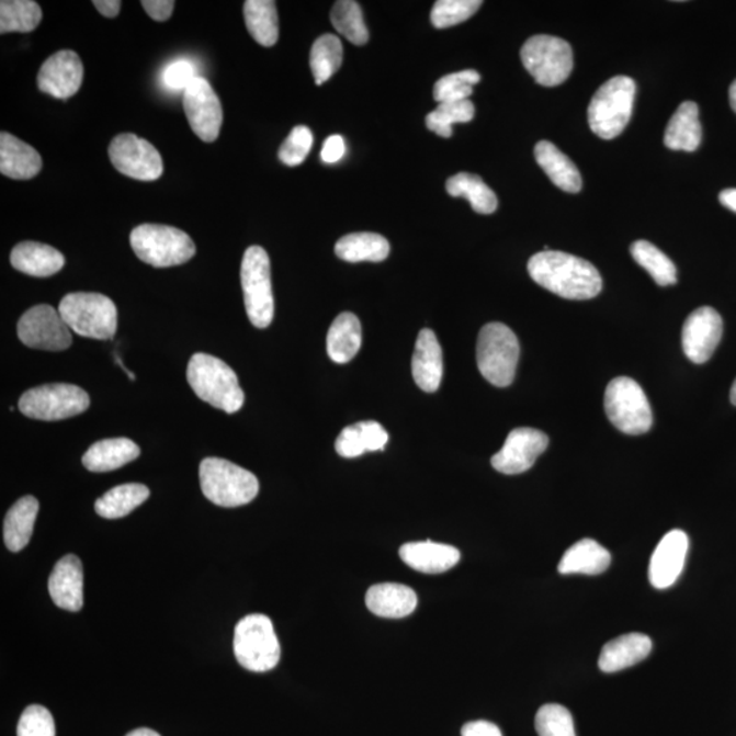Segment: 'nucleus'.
<instances>
[{"instance_id":"36","label":"nucleus","mask_w":736,"mask_h":736,"mask_svg":"<svg viewBox=\"0 0 736 736\" xmlns=\"http://www.w3.org/2000/svg\"><path fill=\"white\" fill-rule=\"evenodd\" d=\"M149 496V488L138 483L117 486L95 501V513L106 520L122 519L143 505Z\"/></svg>"},{"instance_id":"29","label":"nucleus","mask_w":736,"mask_h":736,"mask_svg":"<svg viewBox=\"0 0 736 736\" xmlns=\"http://www.w3.org/2000/svg\"><path fill=\"white\" fill-rule=\"evenodd\" d=\"M535 159L556 188L566 191V193H578L581 190L580 171L577 170L575 162L562 154L554 144L548 143V140H541L535 146Z\"/></svg>"},{"instance_id":"16","label":"nucleus","mask_w":736,"mask_h":736,"mask_svg":"<svg viewBox=\"0 0 736 736\" xmlns=\"http://www.w3.org/2000/svg\"><path fill=\"white\" fill-rule=\"evenodd\" d=\"M547 446L548 437L544 432L521 427L510 432L501 451L494 454L491 464L503 475L524 474Z\"/></svg>"},{"instance_id":"47","label":"nucleus","mask_w":736,"mask_h":736,"mask_svg":"<svg viewBox=\"0 0 736 736\" xmlns=\"http://www.w3.org/2000/svg\"><path fill=\"white\" fill-rule=\"evenodd\" d=\"M16 736H55L54 717L47 707L27 706L21 715Z\"/></svg>"},{"instance_id":"38","label":"nucleus","mask_w":736,"mask_h":736,"mask_svg":"<svg viewBox=\"0 0 736 736\" xmlns=\"http://www.w3.org/2000/svg\"><path fill=\"white\" fill-rule=\"evenodd\" d=\"M43 19L41 5L33 0H2L0 2V33L35 31Z\"/></svg>"},{"instance_id":"50","label":"nucleus","mask_w":736,"mask_h":736,"mask_svg":"<svg viewBox=\"0 0 736 736\" xmlns=\"http://www.w3.org/2000/svg\"><path fill=\"white\" fill-rule=\"evenodd\" d=\"M144 5L146 13L155 21L170 20L175 2L173 0H144L140 2Z\"/></svg>"},{"instance_id":"17","label":"nucleus","mask_w":736,"mask_h":736,"mask_svg":"<svg viewBox=\"0 0 736 736\" xmlns=\"http://www.w3.org/2000/svg\"><path fill=\"white\" fill-rule=\"evenodd\" d=\"M723 335V319L715 308L701 307L691 313L682 330L684 355L695 364L710 361Z\"/></svg>"},{"instance_id":"11","label":"nucleus","mask_w":736,"mask_h":736,"mask_svg":"<svg viewBox=\"0 0 736 736\" xmlns=\"http://www.w3.org/2000/svg\"><path fill=\"white\" fill-rule=\"evenodd\" d=\"M91 406L86 390L70 384H50L27 390L22 395L19 408L27 418L55 421L81 415Z\"/></svg>"},{"instance_id":"3","label":"nucleus","mask_w":736,"mask_h":736,"mask_svg":"<svg viewBox=\"0 0 736 736\" xmlns=\"http://www.w3.org/2000/svg\"><path fill=\"white\" fill-rule=\"evenodd\" d=\"M200 482L204 496L222 508L244 507L260 492V482L254 474L224 458L202 461Z\"/></svg>"},{"instance_id":"27","label":"nucleus","mask_w":736,"mask_h":736,"mask_svg":"<svg viewBox=\"0 0 736 736\" xmlns=\"http://www.w3.org/2000/svg\"><path fill=\"white\" fill-rule=\"evenodd\" d=\"M389 442V434L378 421H359L346 427L336 441V451L341 457H361L366 452H381Z\"/></svg>"},{"instance_id":"32","label":"nucleus","mask_w":736,"mask_h":736,"mask_svg":"<svg viewBox=\"0 0 736 736\" xmlns=\"http://www.w3.org/2000/svg\"><path fill=\"white\" fill-rule=\"evenodd\" d=\"M701 138L699 106L693 101H684L668 122L665 145L671 150L694 151L699 149Z\"/></svg>"},{"instance_id":"20","label":"nucleus","mask_w":736,"mask_h":736,"mask_svg":"<svg viewBox=\"0 0 736 736\" xmlns=\"http://www.w3.org/2000/svg\"><path fill=\"white\" fill-rule=\"evenodd\" d=\"M48 591L61 610L80 611L83 605V570L78 556L69 554L55 565L48 580Z\"/></svg>"},{"instance_id":"49","label":"nucleus","mask_w":736,"mask_h":736,"mask_svg":"<svg viewBox=\"0 0 736 736\" xmlns=\"http://www.w3.org/2000/svg\"><path fill=\"white\" fill-rule=\"evenodd\" d=\"M346 154L347 146L344 138L337 136V134L336 136L326 138L321 150V159L326 165L339 162Z\"/></svg>"},{"instance_id":"18","label":"nucleus","mask_w":736,"mask_h":736,"mask_svg":"<svg viewBox=\"0 0 736 736\" xmlns=\"http://www.w3.org/2000/svg\"><path fill=\"white\" fill-rule=\"evenodd\" d=\"M83 65L75 50H59L44 61L37 76V87L55 99L72 98L82 86Z\"/></svg>"},{"instance_id":"34","label":"nucleus","mask_w":736,"mask_h":736,"mask_svg":"<svg viewBox=\"0 0 736 736\" xmlns=\"http://www.w3.org/2000/svg\"><path fill=\"white\" fill-rule=\"evenodd\" d=\"M337 257L347 262H382L390 254V245L384 236L359 233L344 236L335 247Z\"/></svg>"},{"instance_id":"8","label":"nucleus","mask_w":736,"mask_h":736,"mask_svg":"<svg viewBox=\"0 0 736 736\" xmlns=\"http://www.w3.org/2000/svg\"><path fill=\"white\" fill-rule=\"evenodd\" d=\"M236 660L251 672H268L279 665L281 648L271 618L251 614L235 627Z\"/></svg>"},{"instance_id":"45","label":"nucleus","mask_w":736,"mask_h":736,"mask_svg":"<svg viewBox=\"0 0 736 736\" xmlns=\"http://www.w3.org/2000/svg\"><path fill=\"white\" fill-rule=\"evenodd\" d=\"M535 727L539 736H576L571 713L558 704L542 706L536 715Z\"/></svg>"},{"instance_id":"53","label":"nucleus","mask_w":736,"mask_h":736,"mask_svg":"<svg viewBox=\"0 0 736 736\" xmlns=\"http://www.w3.org/2000/svg\"><path fill=\"white\" fill-rule=\"evenodd\" d=\"M722 205L726 206L727 210L736 213V189L723 190L721 195H718Z\"/></svg>"},{"instance_id":"26","label":"nucleus","mask_w":736,"mask_h":736,"mask_svg":"<svg viewBox=\"0 0 736 736\" xmlns=\"http://www.w3.org/2000/svg\"><path fill=\"white\" fill-rule=\"evenodd\" d=\"M366 605L376 616L401 620L416 610L418 597L412 588L401 584H378L369 589Z\"/></svg>"},{"instance_id":"12","label":"nucleus","mask_w":736,"mask_h":736,"mask_svg":"<svg viewBox=\"0 0 736 736\" xmlns=\"http://www.w3.org/2000/svg\"><path fill=\"white\" fill-rule=\"evenodd\" d=\"M521 60L530 75L543 87H558L573 70V49L564 38L539 35L528 38L521 48Z\"/></svg>"},{"instance_id":"46","label":"nucleus","mask_w":736,"mask_h":736,"mask_svg":"<svg viewBox=\"0 0 736 736\" xmlns=\"http://www.w3.org/2000/svg\"><path fill=\"white\" fill-rule=\"evenodd\" d=\"M314 137L310 128L306 126H296L291 132L288 138L281 145L280 160L288 167L301 166L307 159L313 148Z\"/></svg>"},{"instance_id":"10","label":"nucleus","mask_w":736,"mask_h":736,"mask_svg":"<svg viewBox=\"0 0 736 736\" xmlns=\"http://www.w3.org/2000/svg\"><path fill=\"white\" fill-rule=\"evenodd\" d=\"M604 408L611 423L629 435L645 434L654 421L643 387L627 376H618L607 386Z\"/></svg>"},{"instance_id":"22","label":"nucleus","mask_w":736,"mask_h":736,"mask_svg":"<svg viewBox=\"0 0 736 736\" xmlns=\"http://www.w3.org/2000/svg\"><path fill=\"white\" fill-rule=\"evenodd\" d=\"M400 558L416 571L441 575L458 564L461 554L456 547L426 541L404 544Z\"/></svg>"},{"instance_id":"28","label":"nucleus","mask_w":736,"mask_h":736,"mask_svg":"<svg viewBox=\"0 0 736 736\" xmlns=\"http://www.w3.org/2000/svg\"><path fill=\"white\" fill-rule=\"evenodd\" d=\"M139 454L136 442L128 438H111L93 443L83 454L82 464L91 472H110L132 463Z\"/></svg>"},{"instance_id":"14","label":"nucleus","mask_w":736,"mask_h":736,"mask_svg":"<svg viewBox=\"0 0 736 736\" xmlns=\"http://www.w3.org/2000/svg\"><path fill=\"white\" fill-rule=\"evenodd\" d=\"M16 331L20 340L35 350L65 351L72 342L69 326L60 313L49 305H38L27 310L21 317Z\"/></svg>"},{"instance_id":"7","label":"nucleus","mask_w":736,"mask_h":736,"mask_svg":"<svg viewBox=\"0 0 736 736\" xmlns=\"http://www.w3.org/2000/svg\"><path fill=\"white\" fill-rule=\"evenodd\" d=\"M131 245L140 261L155 268H171L189 262L195 245L183 230L161 224H143L133 229Z\"/></svg>"},{"instance_id":"41","label":"nucleus","mask_w":736,"mask_h":736,"mask_svg":"<svg viewBox=\"0 0 736 736\" xmlns=\"http://www.w3.org/2000/svg\"><path fill=\"white\" fill-rule=\"evenodd\" d=\"M342 64V44L339 37L324 35L314 43L310 66L317 86L330 80Z\"/></svg>"},{"instance_id":"48","label":"nucleus","mask_w":736,"mask_h":736,"mask_svg":"<svg viewBox=\"0 0 736 736\" xmlns=\"http://www.w3.org/2000/svg\"><path fill=\"white\" fill-rule=\"evenodd\" d=\"M195 66L189 60H175L162 72V83L173 92L185 91L195 80Z\"/></svg>"},{"instance_id":"42","label":"nucleus","mask_w":736,"mask_h":736,"mask_svg":"<svg viewBox=\"0 0 736 736\" xmlns=\"http://www.w3.org/2000/svg\"><path fill=\"white\" fill-rule=\"evenodd\" d=\"M475 105L469 100L457 103H442L426 117V126L443 138L452 137L453 125L474 120Z\"/></svg>"},{"instance_id":"19","label":"nucleus","mask_w":736,"mask_h":736,"mask_svg":"<svg viewBox=\"0 0 736 736\" xmlns=\"http://www.w3.org/2000/svg\"><path fill=\"white\" fill-rule=\"evenodd\" d=\"M689 552V536L681 530H673L661 539L652 554L649 581L656 589H667L681 577Z\"/></svg>"},{"instance_id":"9","label":"nucleus","mask_w":736,"mask_h":736,"mask_svg":"<svg viewBox=\"0 0 736 736\" xmlns=\"http://www.w3.org/2000/svg\"><path fill=\"white\" fill-rule=\"evenodd\" d=\"M247 317L258 329H265L274 317L271 260L260 246L246 250L240 269Z\"/></svg>"},{"instance_id":"35","label":"nucleus","mask_w":736,"mask_h":736,"mask_svg":"<svg viewBox=\"0 0 736 736\" xmlns=\"http://www.w3.org/2000/svg\"><path fill=\"white\" fill-rule=\"evenodd\" d=\"M247 31L262 47L279 41V14L273 0H247L244 8Z\"/></svg>"},{"instance_id":"31","label":"nucleus","mask_w":736,"mask_h":736,"mask_svg":"<svg viewBox=\"0 0 736 736\" xmlns=\"http://www.w3.org/2000/svg\"><path fill=\"white\" fill-rule=\"evenodd\" d=\"M362 347V325L355 314L342 313L331 324L326 339L328 355L335 363L346 364Z\"/></svg>"},{"instance_id":"24","label":"nucleus","mask_w":736,"mask_h":736,"mask_svg":"<svg viewBox=\"0 0 736 736\" xmlns=\"http://www.w3.org/2000/svg\"><path fill=\"white\" fill-rule=\"evenodd\" d=\"M10 262L16 271L33 278H49L65 267L60 251L37 241H22L11 251Z\"/></svg>"},{"instance_id":"25","label":"nucleus","mask_w":736,"mask_h":736,"mask_svg":"<svg viewBox=\"0 0 736 736\" xmlns=\"http://www.w3.org/2000/svg\"><path fill=\"white\" fill-rule=\"evenodd\" d=\"M652 639L642 633H629L612 639L601 649L599 668L605 673L626 670L649 656Z\"/></svg>"},{"instance_id":"15","label":"nucleus","mask_w":736,"mask_h":736,"mask_svg":"<svg viewBox=\"0 0 736 736\" xmlns=\"http://www.w3.org/2000/svg\"><path fill=\"white\" fill-rule=\"evenodd\" d=\"M183 109L191 131L204 143H215L223 125V106L211 83L196 77L183 92Z\"/></svg>"},{"instance_id":"33","label":"nucleus","mask_w":736,"mask_h":736,"mask_svg":"<svg viewBox=\"0 0 736 736\" xmlns=\"http://www.w3.org/2000/svg\"><path fill=\"white\" fill-rule=\"evenodd\" d=\"M38 514V501L27 496L16 501L5 514L3 537L10 552L19 553L30 543Z\"/></svg>"},{"instance_id":"6","label":"nucleus","mask_w":736,"mask_h":736,"mask_svg":"<svg viewBox=\"0 0 736 736\" xmlns=\"http://www.w3.org/2000/svg\"><path fill=\"white\" fill-rule=\"evenodd\" d=\"M476 359L480 374L491 385H511L520 359V342L514 331L501 322L483 326L477 339Z\"/></svg>"},{"instance_id":"21","label":"nucleus","mask_w":736,"mask_h":736,"mask_svg":"<svg viewBox=\"0 0 736 736\" xmlns=\"http://www.w3.org/2000/svg\"><path fill=\"white\" fill-rule=\"evenodd\" d=\"M412 374L421 390L434 393L440 389L443 376L442 348L430 329L421 330L416 340Z\"/></svg>"},{"instance_id":"5","label":"nucleus","mask_w":736,"mask_h":736,"mask_svg":"<svg viewBox=\"0 0 736 736\" xmlns=\"http://www.w3.org/2000/svg\"><path fill=\"white\" fill-rule=\"evenodd\" d=\"M61 318L70 330L95 340L114 339L117 329V310L109 296L94 292H76L60 301Z\"/></svg>"},{"instance_id":"37","label":"nucleus","mask_w":736,"mask_h":736,"mask_svg":"<svg viewBox=\"0 0 736 736\" xmlns=\"http://www.w3.org/2000/svg\"><path fill=\"white\" fill-rule=\"evenodd\" d=\"M446 191L452 196H464L469 201L472 210L480 215H491L497 211L496 193L474 173L461 172L448 179Z\"/></svg>"},{"instance_id":"13","label":"nucleus","mask_w":736,"mask_h":736,"mask_svg":"<svg viewBox=\"0 0 736 736\" xmlns=\"http://www.w3.org/2000/svg\"><path fill=\"white\" fill-rule=\"evenodd\" d=\"M109 155L117 171L137 181H157L165 171L159 150L134 134H120L112 139Z\"/></svg>"},{"instance_id":"43","label":"nucleus","mask_w":736,"mask_h":736,"mask_svg":"<svg viewBox=\"0 0 736 736\" xmlns=\"http://www.w3.org/2000/svg\"><path fill=\"white\" fill-rule=\"evenodd\" d=\"M480 82V75L475 70H464L442 77L434 87V99L438 103H457L469 99L474 87Z\"/></svg>"},{"instance_id":"51","label":"nucleus","mask_w":736,"mask_h":736,"mask_svg":"<svg viewBox=\"0 0 736 736\" xmlns=\"http://www.w3.org/2000/svg\"><path fill=\"white\" fill-rule=\"evenodd\" d=\"M461 736H502L496 724L485 721L466 723L461 729Z\"/></svg>"},{"instance_id":"40","label":"nucleus","mask_w":736,"mask_h":736,"mask_svg":"<svg viewBox=\"0 0 736 736\" xmlns=\"http://www.w3.org/2000/svg\"><path fill=\"white\" fill-rule=\"evenodd\" d=\"M331 24L340 35L355 46H364L369 42V31L364 24L361 5L352 0H340L330 13Z\"/></svg>"},{"instance_id":"2","label":"nucleus","mask_w":736,"mask_h":736,"mask_svg":"<svg viewBox=\"0 0 736 736\" xmlns=\"http://www.w3.org/2000/svg\"><path fill=\"white\" fill-rule=\"evenodd\" d=\"M191 389L202 401L227 414L238 412L245 404V393L238 375L220 359L207 353H195L188 367Z\"/></svg>"},{"instance_id":"4","label":"nucleus","mask_w":736,"mask_h":736,"mask_svg":"<svg viewBox=\"0 0 736 736\" xmlns=\"http://www.w3.org/2000/svg\"><path fill=\"white\" fill-rule=\"evenodd\" d=\"M636 83L618 76L603 83L595 93L588 109L591 131L603 139H614L625 131L633 112Z\"/></svg>"},{"instance_id":"30","label":"nucleus","mask_w":736,"mask_h":736,"mask_svg":"<svg viewBox=\"0 0 736 736\" xmlns=\"http://www.w3.org/2000/svg\"><path fill=\"white\" fill-rule=\"evenodd\" d=\"M611 554L592 539L573 544L562 556L558 565L561 575L598 576L609 569Z\"/></svg>"},{"instance_id":"23","label":"nucleus","mask_w":736,"mask_h":736,"mask_svg":"<svg viewBox=\"0 0 736 736\" xmlns=\"http://www.w3.org/2000/svg\"><path fill=\"white\" fill-rule=\"evenodd\" d=\"M42 156L9 133L0 134V172L15 181H30L42 171Z\"/></svg>"},{"instance_id":"52","label":"nucleus","mask_w":736,"mask_h":736,"mask_svg":"<svg viewBox=\"0 0 736 736\" xmlns=\"http://www.w3.org/2000/svg\"><path fill=\"white\" fill-rule=\"evenodd\" d=\"M93 5L106 19H115L120 14L122 2L120 0H94Z\"/></svg>"},{"instance_id":"55","label":"nucleus","mask_w":736,"mask_h":736,"mask_svg":"<svg viewBox=\"0 0 736 736\" xmlns=\"http://www.w3.org/2000/svg\"><path fill=\"white\" fill-rule=\"evenodd\" d=\"M729 104H732V109L736 112V80L729 87Z\"/></svg>"},{"instance_id":"44","label":"nucleus","mask_w":736,"mask_h":736,"mask_svg":"<svg viewBox=\"0 0 736 736\" xmlns=\"http://www.w3.org/2000/svg\"><path fill=\"white\" fill-rule=\"evenodd\" d=\"M480 0H438L431 11V22L437 30H446L469 20L480 9Z\"/></svg>"},{"instance_id":"56","label":"nucleus","mask_w":736,"mask_h":736,"mask_svg":"<svg viewBox=\"0 0 736 736\" xmlns=\"http://www.w3.org/2000/svg\"><path fill=\"white\" fill-rule=\"evenodd\" d=\"M729 397H732V403L734 404V406H736V380L732 387V395H729Z\"/></svg>"},{"instance_id":"54","label":"nucleus","mask_w":736,"mask_h":736,"mask_svg":"<svg viewBox=\"0 0 736 736\" xmlns=\"http://www.w3.org/2000/svg\"><path fill=\"white\" fill-rule=\"evenodd\" d=\"M126 736H161L159 733L154 732V729L150 728H138L134 729L131 734H127Z\"/></svg>"},{"instance_id":"1","label":"nucleus","mask_w":736,"mask_h":736,"mask_svg":"<svg viewBox=\"0 0 736 736\" xmlns=\"http://www.w3.org/2000/svg\"><path fill=\"white\" fill-rule=\"evenodd\" d=\"M535 283L569 301H587L601 291L600 273L591 262L562 251H542L528 262Z\"/></svg>"},{"instance_id":"39","label":"nucleus","mask_w":736,"mask_h":736,"mask_svg":"<svg viewBox=\"0 0 736 736\" xmlns=\"http://www.w3.org/2000/svg\"><path fill=\"white\" fill-rule=\"evenodd\" d=\"M632 257L660 286L677 284V268L665 252L646 240H637L631 247Z\"/></svg>"}]
</instances>
